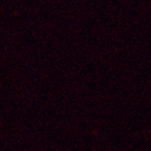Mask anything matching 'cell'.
I'll return each mask as SVG.
<instances>
[]
</instances>
